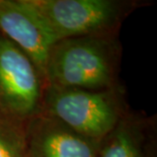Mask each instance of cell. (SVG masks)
Instances as JSON below:
<instances>
[{"label": "cell", "instance_id": "cell-1", "mask_svg": "<svg viewBox=\"0 0 157 157\" xmlns=\"http://www.w3.org/2000/svg\"><path fill=\"white\" fill-rule=\"evenodd\" d=\"M121 45L114 34L69 38L52 45L45 86L99 91L119 86Z\"/></svg>", "mask_w": 157, "mask_h": 157}, {"label": "cell", "instance_id": "cell-2", "mask_svg": "<svg viewBox=\"0 0 157 157\" xmlns=\"http://www.w3.org/2000/svg\"><path fill=\"white\" fill-rule=\"evenodd\" d=\"M41 112L98 140H103L127 114L119 86L99 91L45 86Z\"/></svg>", "mask_w": 157, "mask_h": 157}, {"label": "cell", "instance_id": "cell-3", "mask_svg": "<svg viewBox=\"0 0 157 157\" xmlns=\"http://www.w3.org/2000/svg\"><path fill=\"white\" fill-rule=\"evenodd\" d=\"M57 41L114 34L137 3L121 0H31Z\"/></svg>", "mask_w": 157, "mask_h": 157}, {"label": "cell", "instance_id": "cell-4", "mask_svg": "<svg viewBox=\"0 0 157 157\" xmlns=\"http://www.w3.org/2000/svg\"><path fill=\"white\" fill-rule=\"evenodd\" d=\"M44 90L33 61L0 33V117L25 125L41 112Z\"/></svg>", "mask_w": 157, "mask_h": 157}, {"label": "cell", "instance_id": "cell-5", "mask_svg": "<svg viewBox=\"0 0 157 157\" xmlns=\"http://www.w3.org/2000/svg\"><path fill=\"white\" fill-rule=\"evenodd\" d=\"M0 33L28 57L44 79L57 40L31 0H0Z\"/></svg>", "mask_w": 157, "mask_h": 157}, {"label": "cell", "instance_id": "cell-6", "mask_svg": "<svg viewBox=\"0 0 157 157\" xmlns=\"http://www.w3.org/2000/svg\"><path fill=\"white\" fill-rule=\"evenodd\" d=\"M25 133L28 157H98L102 141L42 112L25 124Z\"/></svg>", "mask_w": 157, "mask_h": 157}, {"label": "cell", "instance_id": "cell-7", "mask_svg": "<svg viewBox=\"0 0 157 157\" xmlns=\"http://www.w3.org/2000/svg\"><path fill=\"white\" fill-rule=\"evenodd\" d=\"M153 148V126L127 113L102 140L98 157H154Z\"/></svg>", "mask_w": 157, "mask_h": 157}, {"label": "cell", "instance_id": "cell-8", "mask_svg": "<svg viewBox=\"0 0 157 157\" xmlns=\"http://www.w3.org/2000/svg\"><path fill=\"white\" fill-rule=\"evenodd\" d=\"M0 157H28L25 125L0 117Z\"/></svg>", "mask_w": 157, "mask_h": 157}]
</instances>
